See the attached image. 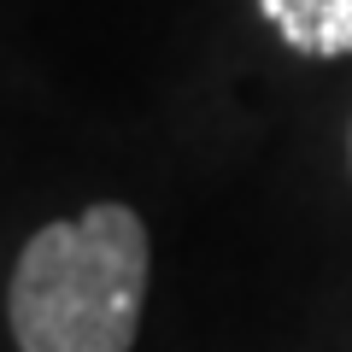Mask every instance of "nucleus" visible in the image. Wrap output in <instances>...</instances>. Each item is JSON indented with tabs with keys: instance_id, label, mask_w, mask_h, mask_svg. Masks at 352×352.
<instances>
[{
	"instance_id": "1",
	"label": "nucleus",
	"mask_w": 352,
	"mask_h": 352,
	"mask_svg": "<svg viewBox=\"0 0 352 352\" xmlns=\"http://www.w3.org/2000/svg\"><path fill=\"white\" fill-rule=\"evenodd\" d=\"M147 223L118 200L36 229L6 288L18 352H129L147 311Z\"/></svg>"
},
{
	"instance_id": "2",
	"label": "nucleus",
	"mask_w": 352,
	"mask_h": 352,
	"mask_svg": "<svg viewBox=\"0 0 352 352\" xmlns=\"http://www.w3.org/2000/svg\"><path fill=\"white\" fill-rule=\"evenodd\" d=\"M264 24L282 47L305 59H346L352 53V0H258Z\"/></svg>"
},
{
	"instance_id": "3",
	"label": "nucleus",
	"mask_w": 352,
	"mask_h": 352,
	"mask_svg": "<svg viewBox=\"0 0 352 352\" xmlns=\"http://www.w3.org/2000/svg\"><path fill=\"white\" fill-rule=\"evenodd\" d=\"M346 153H352V135H346Z\"/></svg>"
}]
</instances>
